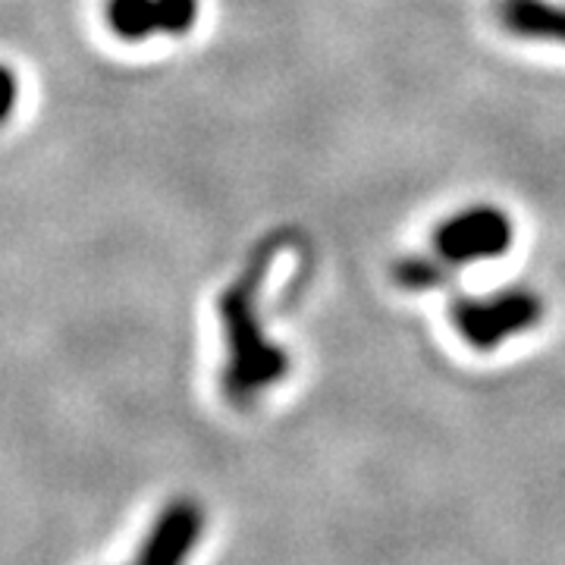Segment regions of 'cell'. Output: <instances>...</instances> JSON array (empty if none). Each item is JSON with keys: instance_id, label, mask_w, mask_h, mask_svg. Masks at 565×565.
<instances>
[{"instance_id": "cell-1", "label": "cell", "mask_w": 565, "mask_h": 565, "mask_svg": "<svg viewBox=\"0 0 565 565\" xmlns=\"http://www.w3.org/2000/svg\"><path fill=\"white\" fill-rule=\"evenodd\" d=\"M277 255V243L262 245L245 270L223 289L217 299L223 337H226V371L223 386L233 403H252L258 393L277 384L289 371V359L280 345L270 343L262 323V286L270 262Z\"/></svg>"}, {"instance_id": "cell-2", "label": "cell", "mask_w": 565, "mask_h": 565, "mask_svg": "<svg viewBox=\"0 0 565 565\" xmlns=\"http://www.w3.org/2000/svg\"><path fill=\"white\" fill-rule=\"evenodd\" d=\"M449 318L465 343L490 352L544 321V299L527 286H505L487 299H456Z\"/></svg>"}, {"instance_id": "cell-3", "label": "cell", "mask_w": 565, "mask_h": 565, "mask_svg": "<svg viewBox=\"0 0 565 565\" xmlns=\"http://www.w3.org/2000/svg\"><path fill=\"white\" fill-rule=\"evenodd\" d=\"M512 239L515 230L503 207L471 204L434 230V255H440L449 267H468L505 255L512 248Z\"/></svg>"}, {"instance_id": "cell-4", "label": "cell", "mask_w": 565, "mask_h": 565, "mask_svg": "<svg viewBox=\"0 0 565 565\" xmlns=\"http://www.w3.org/2000/svg\"><path fill=\"white\" fill-rule=\"evenodd\" d=\"M497 17L509 35L565 47V7L553 0H500Z\"/></svg>"}, {"instance_id": "cell-5", "label": "cell", "mask_w": 565, "mask_h": 565, "mask_svg": "<svg viewBox=\"0 0 565 565\" xmlns=\"http://www.w3.org/2000/svg\"><path fill=\"white\" fill-rule=\"evenodd\" d=\"M199 534V509L189 503L173 505L163 512L158 527L145 541L136 565H180L185 550L195 544Z\"/></svg>"}, {"instance_id": "cell-6", "label": "cell", "mask_w": 565, "mask_h": 565, "mask_svg": "<svg viewBox=\"0 0 565 565\" xmlns=\"http://www.w3.org/2000/svg\"><path fill=\"white\" fill-rule=\"evenodd\" d=\"M107 25L122 41H148L161 35V0H107Z\"/></svg>"}, {"instance_id": "cell-7", "label": "cell", "mask_w": 565, "mask_h": 565, "mask_svg": "<svg viewBox=\"0 0 565 565\" xmlns=\"http://www.w3.org/2000/svg\"><path fill=\"white\" fill-rule=\"evenodd\" d=\"M452 270L456 267H449L440 255H434V258H405V262L396 264L393 277H396L399 286L412 289V292H427V289L446 286L449 277H452Z\"/></svg>"}, {"instance_id": "cell-8", "label": "cell", "mask_w": 565, "mask_h": 565, "mask_svg": "<svg viewBox=\"0 0 565 565\" xmlns=\"http://www.w3.org/2000/svg\"><path fill=\"white\" fill-rule=\"evenodd\" d=\"M199 22V0H161V35H185Z\"/></svg>"}, {"instance_id": "cell-9", "label": "cell", "mask_w": 565, "mask_h": 565, "mask_svg": "<svg viewBox=\"0 0 565 565\" xmlns=\"http://www.w3.org/2000/svg\"><path fill=\"white\" fill-rule=\"evenodd\" d=\"M17 102H20V79L13 70L0 66V122L17 110Z\"/></svg>"}]
</instances>
